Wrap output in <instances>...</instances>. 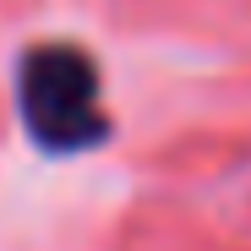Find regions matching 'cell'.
I'll use <instances>...</instances> for the list:
<instances>
[{
    "instance_id": "cell-1",
    "label": "cell",
    "mask_w": 251,
    "mask_h": 251,
    "mask_svg": "<svg viewBox=\"0 0 251 251\" xmlns=\"http://www.w3.org/2000/svg\"><path fill=\"white\" fill-rule=\"evenodd\" d=\"M22 109L33 120V131L71 148L93 131V115H99V88H93V66L82 60L76 50H44L33 55L22 71Z\"/></svg>"
}]
</instances>
